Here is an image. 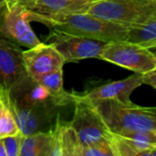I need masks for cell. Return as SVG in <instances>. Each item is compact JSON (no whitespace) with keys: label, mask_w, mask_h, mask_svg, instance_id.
I'll use <instances>...</instances> for the list:
<instances>
[{"label":"cell","mask_w":156,"mask_h":156,"mask_svg":"<svg viewBox=\"0 0 156 156\" xmlns=\"http://www.w3.org/2000/svg\"><path fill=\"white\" fill-rule=\"evenodd\" d=\"M142 79L144 84H147L152 88L156 89V69L142 73Z\"/></svg>","instance_id":"7402d4cb"},{"label":"cell","mask_w":156,"mask_h":156,"mask_svg":"<svg viewBox=\"0 0 156 156\" xmlns=\"http://www.w3.org/2000/svg\"><path fill=\"white\" fill-rule=\"evenodd\" d=\"M125 40L147 49L154 48L156 47V16H153L143 23L129 26Z\"/></svg>","instance_id":"9a60e30c"},{"label":"cell","mask_w":156,"mask_h":156,"mask_svg":"<svg viewBox=\"0 0 156 156\" xmlns=\"http://www.w3.org/2000/svg\"><path fill=\"white\" fill-rule=\"evenodd\" d=\"M0 156H6V151L2 138H0Z\"/></svg>","instance_id":"cb8c5ba5"},{"label":"cell","mask_w":156,"mask_h":156,"mask_svg":"<svg viewBox=\"0 0 156 156\" xmlns=\"http://www.w3.org/2000/svg\"><path fill=\"white\" fill-rule=\"evenodd\" d=\"M144 84L142 74L134 73L133 75L121 80L105 83L94 90L77 95L90 103H96L98 101L106 100H119L122 101H130V96L137 88Z\"/></svg>","instance_id":"8fae6325"},{"label":"cell","mask_w":156,"mask_h":156,"mask_svg":"<svg viewBox=\"0 0 156 156\" xmlns=\"http://www.w3.org/2000/svg\"><path fill=\"white\" fill-rule=\"evenodd\" d=\"M99 59L133 70L134 73L142 74L156 69L155 55L150 49L127 40L108 42L101 52Z\"/></svg>","instance_id":"5b68a950"},{"label":"cell","mask_w":156,"mask_h":156,"mask_svg":"<svg viewBox=\"0 0 156 156\" xmlns=\"http://www.w3.org/2000/svg\"><path fill=\"white\" fill-rule=\"evenodd\" d=\"M0 92H1V90H0Z\"/></svg>","instance_id":"484cf974"},{"label":"cell","mask_w":156,"mask_h":156,"mask_svg":"<svg viewBox=\"0 0 156 156\" xmlns=\"http://www.w3.org/2000/svg\"><path fill=\"white\" fill-rule=\"evenodd\" d=\"M51 130L23 136L19 156H49Z\"/></svg>","instance_id":"2e32d148"},{"label":"cell","mask_w":156,"mask_h":156,"mask_svg":"<svg viewBox=\"0 0 156 156\" xmlns=\"http://www.w3.org/2000/svg\"><path fill=\"white\" fill-rule=\"evenodd\" d=\"M28 14L30 21L42 23L50 30L106 42L125 40L128 27L86 12L64 15H41L28 10Z\"/></svg>","instance_id":"6da1fadb"},{"label":"cell","mask_w":156,"mask_h":156,"mask_svg":"<svg viewBox=\"0 0 156 156\" xmlns=\"http://www.w3.org/2000/svg\"><path fill=\"white\" fill-rule=\"evenodd\" d=\"M86 13L129 27L156 16V0H98Z\"/></svg>","instance_id":"3957f363"},{"label":"cell","mask_w":156,"mask_h":156,"mask_svg":"<svg viewBox=\"0 0 156 156\" xmlns=\"http://www.w3.org/2000/svg\"><path fill=\"white\" fill-rule=\"evenodd\" d=\"M9 107L23 136L48 131L53 125L51 122L58 108L53 101L39 103L28 109H18L10 105Z\"/></svg>","instance_id":"9c48e42d"},{"label":"cell","mask_w":156,"mask_h":156,"mask_svg":"<svg viewBox=\"0 0 156 156\" xmlns=\"http://www.w3.org/2000/svg\"><path fill=\"white\" fill-rule=\"evenodd\" d=\"M14 1L15 0H0V20H1L5 9L7 8V6Z\"/></svg>","instance_id":"603a6c76"},{"label":"cell","mask_w":156,"mask_h":156,"mask_svg":"<svg viewBox=\"0 0 156 156\" xmlns=\"http://www.w3.org/2000/svg\"><path fill=\"white\" fill-rule=\"evenodd\" d=\"M109 130L118 135L156 131V109L134 104L132 101L106 100L90 103Z\"/></svg>","instance_id":"7a4b0ae2"},{"label":"cell","mask_w":156,"mask_h":156,"mask_svg":"<svg viewBox=\"0 0 156 156\" xmlns=\"http://www.w3.org/2000/svg\"><path fill=\"white\" fill-rule=\"evenodd\" d=\"M23 57L27 73L33 79L62 69L65 64L64 58L58 50L43 42L27 50H23Z\"/></svg>","instance_id":"30bf717a"},{"label":"cell","mask_w":156,"mask_h":156,"mask_svg":"<svg viewBox=\"0 0 156 156\" xmlns=\"http://www.w3.org/2000/svg\"><path fill=\"white\" fill-rule=\"evenodd\" d=\"M19 129L9 107L7 92H0V138L19 133Z\"/></svg>","instance_id":"ac0fdd59"},{"label":"cell","mask_w":156,"mask_h":156,"mask_svg":"<svg viewBox=\"0 0 156 156\" xmlns=\"http://www.w3.org/2000/svg\"><path fill=\"white\" fill-rule=\"evenodd\" d=\"M7 101L10 106L18 109H28L39 103L53 101L48 90L28 75L11 87L7 92Z\"/></svg>","instance_id":"7c38bea8"},{"label":"cell","mask_w":156,"mask_h":156,"mask_svg":"<svg viewBox=\"0 0 156 156\" xmlns=\"http://www.w3.org/2000/svg\"><path fill=\"white\" fill-rule=\"evenodd\" d=\"M80 156H114L110 143L105 141L81 148Z\"/></svg>","instance_id":"ffe728a7"},{"label":"cell","mask_w":156,"mask_h":156,"mask_svg":"<svg viewBox=\"0 0 156 156\" xmlns=\"http://www.w3.org/2000/svg\"><path fill=\"white\" fill-rule=\"evenodd\" d=\"M30 22L28 9L19 0H15L0 20V35L21 47H35L41 41L31 28Z\"/></svg>","instance_id":"52a82bcc"},{"label":"cell","mask_w":156,"mask_h":156,"mask_svg":"<svg viewBox=\"0 0 156 156\" xmlns=\"http://www.w3.org/2000/svg\"><path fill=\"white\" fill-rule=\"evenodd\" d=\"M121 136L135 151L137 156H155L156 131L137 132Z\"/></svg>","instance_id":"e0dca14e"},{"label":"cell","mask_w":156,"mask_h":156,"mask_svg":"<svg viewBox=\"0 0 156 156\" xmlns=\"http://www.w3.org/2000/svg\"><path fill=\"white\" fill-rule=\"evenodd\" d=\"M22 137L23 135L19 133L15 135L2 138L6 151V156H19Z\"/></svg>","instance_id":"44dd1931"},{"label":"cell","mask_w":156,"mask_h":156,"mask_svg":"<svg viewBox=\"0 0 156 156\" xmlns=\"http://www.w3.org/2000/svg\"><path fill=\"white\" fill-rule=\"evenodd\" d=\"M27 75L22 48L0 35V90L8 92L15 83Z\"/></svg>","instance_id":"ba28073f"},{"label":"cell","mask_w":156,"mask_h":156,"mask_svg":"<svg viewBox=\"0 0 156 156\" xmlns=\"http://www.w3.org/2000/svg\"><path fill=\"white\" fill-rule=\"evenodd\" d=\"M29 11L41 15L86 12L93 0H19Z\"/></svg>","instance_id":"4fadbf2b"},{"label":"cell","mask_w":156,"mask_h":156,"mask_svg":"<svg viewBox=\"0 0 156 156\" xmlns=\"http://www.w3.org/2000/svg\"><path fill=\"white\" fill-rule=\"evenodd\" d=\"M54 47L66 62H75L85 58H99L108 42L59 31L50 30L45 42Z\"/></svg>","instance_id":"8992f818"},{"label":"cell","mask_w":156,"mask_h":156,"mask_svg":"<svg viewBox=\"0 0 156 156\" xmlns=\"http://www.w3.org/2000/svg\"><path fill=\"white\" fill-rule=\"evenodd\" d=\"M60 145L62 156H80L82 146L69 122H61Z\"/></svg>","instance_id":"d6986e66"},{"label":"cell","mask_w":156,"mask_h":156,"mask_svg":"<svg viewBox=\"0 0 156 156\" xmlns=\"http://www.w3.org/2000/svg\"><path fill=\"white\" fill-rule=\"evenodd\" d=\"M36 80L49 93L57 107H61L73 102V93L67 92L63 88V69H58L51 71Z\"/></svg>","instance_id":"5bb4252c"},{"label":"cell","mask_w":156,"mask_h":156,"mask_svg":"<svg viewBox=\"0 0 156 156\" xmlns=\"http://www.w3.org/2000/svg\"><path fill=\"white\" fill-rule=\"evenodd\" d=\"M93 1H98V0H93Z\"/></svg>","instance_id":"d4e9b609"},{"label":"cell","mask_w":156,"mask_h":156,"mask_svg":"<svg viewBox=\"0 0 156 156\" xmlns=\"http://www.w3.org/2000/svg\"><path fill=\"white\" fill-rule=\"evenodd\" d=\"M74 114L69 122L82 147L109 142L112 132L92 104L73 92Z\"/></svg>","instance_id":"277c9868"}]
</instances>
